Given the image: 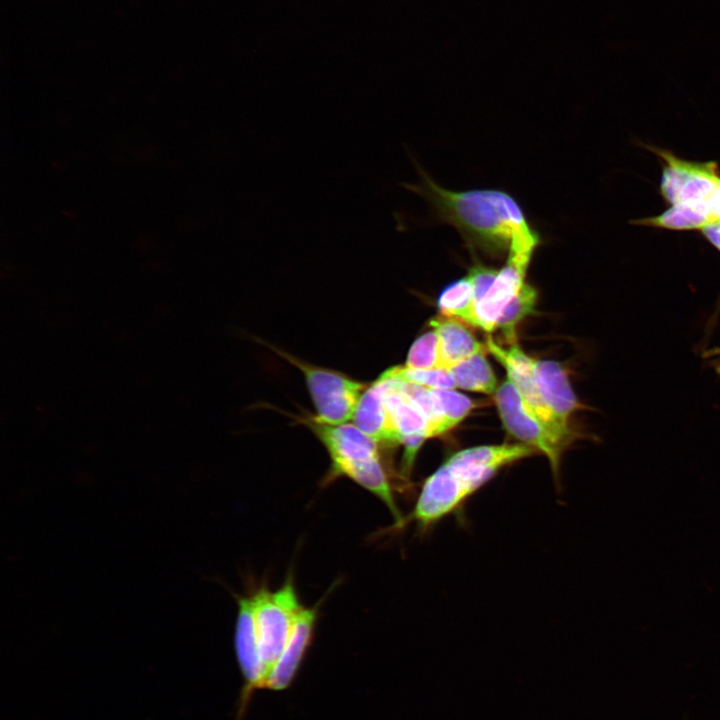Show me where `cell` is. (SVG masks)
<instances>
[{
	"label": "cell",
	"instance_id": "6da1fadb",
	"mask_svg": "<svg viewBox=\"0 0 720 720\" xmlns=\"http://www.w3.org/2000/svg\"><path fill=\"white\" fill-rule=\"evenodd\" d=\"M420 181L406 188L426 199L437 216L453 226L470 244L489 251L534 254L540 236L518 202L505 191H452L439 186L423 170Z\"/></svg>",
	"mask_w": 720,
	"mask_h": 720
},
{
	"label": "cell",
	"instance_id": "7a4b0ae2",
	"mask_svg": "<svg viewBox=\"0 0 720 720\" xmlns=\"http://www.w3.org/2000/svg\"><path fill=\"white\" fill-rule=\"evenodd\" d=\"M536 451L523 444L482 445L450 456L424 481L410 519L422 529L455 511L500 469Z\"/></svg>",
	"mask_w": 720,
	"mask_h": 720
},
{
	"label": "cell",
	"instance_id": "3957f363",
	"mask_svg": "<svg viewBox=\"0 0 720 720\" xmlns=\"http://www.w3.org/2000/svg\"><path fill=\"white\" fill-rule=\"evenodd\" d=\"M326 448L331 467L328 479L345 476L377 496L390 510L397 525L403 518L397 508L392 486L381 462L379 443L354 423L326 424L313 417L302 418Z\"/></svg>",
	"mask_w": 720,
	"mask_h": 720
},
{
	"label": "cell",
	"instance_id": "277c9868",
	"mask_svg": "<svg viewBox=\"0 0 720 720\" xmlns=\"http://www.w3.org/2000/svg\"><path fill=\"white\" fill-rule=\"evenodd\" d=\"M253 598L256 633L267 679L288 642L302 606L290 578L275 591L262 587Z\"/></svg>",
	"mask_w": 720,
	"mask_h": 720
},
{
	"label": "cell",
	"instance_id": "5b68a950",
	"mask_svg": "<svg viewBox=\"0 0 720 720\" xmlns=\"http://www.w3.org/2000/svg\"><path fill=\"white\" fill-rule=\"evenodd\" d=\"M276 352L303 373L316 409L315 420L326 424H343L353 420L360 397L367 388L365 383L283 351Z\"/></svg>",
	"mask_w": 720,
	"mask_h": 720
},
{
	"label": "cell",
	"instance_id": "8992f818",
	"mask_svg": "<svg viewBox=\"0 0 720 720\" xmlns=\"http://www.w3.org/2000/svg\"><path fill=\"white\" fill-rule=\"evenodd\" d=\"M495 402L505 429L523 444L542 453L557 477L565 449L527 407L508 378L495 391Z\"/></svg>",
	"mask_w": 720,
	"mask_h": 720
},
{
	"label": "cell",
	"instance_id": "52a82bcc",
	"mask_svg": "<svg viewBox=\"0 0 720 720\" xmlns=\"http://www.w3.org/2000/svg\"><path fill=\"white\" fill-rule=\"evenodd\" d=\"M485 346L505 368L508 379L515 385L527 407L566 449L573 438L560 429L543 400L534 375V358L528 356L517 343L510 345L509 348H503L491 336L486 337Z\"/></svg>",
	"mask_w": 720,
	"mask_h": 720
},
{
	"label": "cell",
	"instance_id": "ba28073f",
	"mask_svg": "<svg viewBox=\"0 0 720 720\" xmlns=\"http://www.w3.org/2000/svg\"><path fill=\"white\" fill-rule=\"evenodd\" d=\"M533 255L509 253L504 267L484 298L476 306V327L492 332L505 306L526 283L527 270Z\"/></svg>",
	"mask_w": 720,
	"mask_h": 720
},
{
	"label": "cell",
	"instance_id": "9c48e42d",
	"mask_svg": "<svg viewBox=\"0 0 720 720\" xmlns=\"http://www.w3.org/2000/svg\"><path fill=\"white\" fill-rule=\"evenodd\" d=\"M237 604L234 643L238 663L246 681L243 698H247L252 689L264 687L266 670L256 633L253 595L238 597Z\"/></svg>",
	"mask_w": 720,
	"mask_h": 720
},
{
	"label": "cell",
	"instance_id": "30bf717a",
	"mask_svg": "<svg viewBox=\"0 0 720 720\" xmlns=\"http://www.w3.org/2000/svg\"><path fill=\"white\" fill-rule=\"evenodd\" d=\"M534 375L543 400L551 411L557 425L573 438L569 418L579 407L566 370L553 360L533 361Z\"/></svg>",
	"mask_w": 720,
	"mask_h": 720
},
{
	"label": "cell",
	"instance_id": "8fae6325",
	"mask_svg": "<svg viewBox=\"0 0 720 720\" xmlns=\"http://www.w3.org/2000/svg\"><path fill=\"white\" fill-rule=\"evenodd\" d=\"M385 382V404L391 423L404 447L420 449L428 438V423L422 410L405 394L398 385V380L385 373L380 375Z\"/></svg>",
	"mask_w": 720,
	"mask_h": 720
},
{
	"label": "cell",
	"instance_id": "7c38bea8",
	"mask_svg": "<svg viewBox=\"0 0 720 720\" xmlns=\"http://www.w3.org/2000/svg\"><path fill=\"white\" fill-rule=\"evenodd\" d=\"M317 610L316 607H302L282 654L268 674L264 688L282 690L292 682L312 641Z\"/></svg>",
	"mask_w": 720,
	"mask_h": 720
},
{
	"label": "cell",
	"instance_id": "4fadbf2b",
	"mask_svg": "<svg viewBox=\"0 0 720 720\" xmlns=\"http://www.w3.org/2000/svg\"><path fill=\"white\" fill-rule=\"evenodd\" d=\"M386 386L379 377L362 393L353 423L379 444L395 445L398 438L385 404Z\"/></svg>",
	"mask_w": 720,
	"mask_h": 720
},
{
	"label": "cell",
	"instance_id": "5bb4252c",
	"mask_svg": "<svg viewBox=\"0 0 720 720\" xmlns=\"http://www.w3.org/2000/svg\"><path fill=\"white\" fill-rule=\"evenodd\" d=\"M430 325L437 332L440 340L442 367L444 369H450L475 352L486 348L456 318L437 317L430 321Z\"/></svg>",
	"mask_w": 720,
	"mask_h": 720
},
{
	"label": "cell",
	"instance_id": "9a60e30c",
	"mask_svg": "<svg viewBox=\"0 0 720 720\" xmlns=\"http://www.w3.org/2000/svg\"><path fill=\"white\" fill-rule=\"evenodd\" d=\"M486 350L481 349L448 369L456 387L484 394L497 390V379L485 357Z\"/></svg>",
	"mask_w": 720,
	"mask_h": 720
},
{
	"label": "cell",
	"instance_id": "2e32d148",
	"mask_svg": "<svg viewBox=\"0 0 720 720\" xmlns=\"http://www.w3.org/2000/svg\"><path fill=\"white\" fill-rule=\"evenodd\" d=\"M438 306L443 316L456 318L476 327V303L467 276L443 290L438 299Z\"/></svg>",
	"mask_w": 720,
	"mask_h": 720
},
{
	"label": "cell",
	"instance_id": "e0dca14e",
	"mask_svg": "<svg viewBox=\"0 0 720 720\" xmlns=\"http://www.w3.org/2000/svg\"><path fill=\"white\" fill-rule=\"evenodd\" d=\"M712 221L696 208L674 204L660 215L634 221L639 225L671 230H701Z\"/></svg>",
	"mask_w": 720,
	"mask_h": 720
},
{
	"label": "cell",
	"instance_id": "ac0fdd59",
	"mask_svg": "<svg viewBox=\"0 0 720 720\" xmlns=\"http://www.w3.org/2000/svg\"><path fill=\"white\" fill-rule=\"evenodd\" d=\"M537 292L533 286L525 283L521 290L512 298V300L503 309L497 327L505 341L512 345L516 342V327L521 320L530 314L535 307Z\"/></svg>",
	"mask_w": 720,
	"mask_h": 720
},
{
	"label": "cell",
	"instance_id": "d6986e66",
	"mask_svg": "<svg viewBox=\"0 0 720 720\" xmlns=\"http://www.w3.org/2000/svg\"><path fill=\"white\" fill-rule=\"evenodd\" d=\"M404 366L410 369L443 368L440 340L434 329L422 334L413 342Z\"/></svg>",
	"mask_w": 720,
	"mask_h": 720
},
{
	"label": "cell",
	"instance_id": "ffe728a7",
	"mask_svg": "<svg viewBox=\"0 0 720 720\" xmlns=\"http://www.w3.org/2000/svg\"><path fill=\"white\" fill-rule=\"evenodd\" d=\"M391 378L433 389H454L456 387L448 369H410L405 366L389 368L384 372Z\"/></svg>",
	"mask_w": 720,
	"mask_h": 720
},
{
	"label": "cell",
	"instance_id": "44dd1931",
	"mask_svg": "<svg viewBox=\"0 0 720 720\" xmlns=\"http://www.w3.org/2000/svg\"><path fill=\"white\" fill-rule=\"evenodd\" d=\"M433 391L441 407L442 435L457 426L473 409L474 404L469 397L453 389H433Z\"/></svg>",
	"mask_w": 720,
	"mask_h": 720
},
{
	"label": "cell",
	"instance_id": "7402d4cb",
	"mask_svg": "<svg viewBox=\"0 0 720 720\" xmlns=\"http://www.w3.org/2000/svg\"><path fill=\"white\" fill-rule=\"evenodd\" d=\"M497 273L498 270L482 264H477L470 268L466 276L472 285L476 306L489 291Z\"/></svg>",
	"mask_w": 720,
	"mask_h": 720
}]
</instances>
